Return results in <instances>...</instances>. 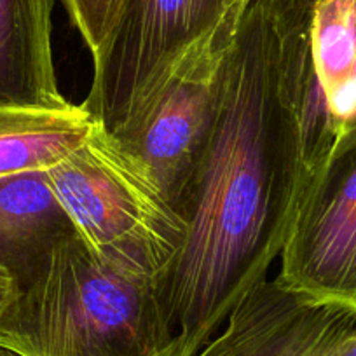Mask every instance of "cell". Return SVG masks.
<instances>
[{
  "mask_svg": "<svg viewBox=\"0 0 356 356\" xmlns=\"http://www.w3.org/2000/svg\"><path fill=\"white\" fill-rule=\"evenodd\" d=\"M311 32H285L269 0H248L224 102L177 210L187 238L161 297L175 356H196L236 304L269 278L309 186L300 91Z\"/></svg>",
  "mask_w": 356,
  "mask_h": 356,
  "instance_id": "cell-1",
  "label": "cell"
},
{
  "mask_svg": "<svg viewBox=\"0 0 356 356\" xmlns=\"http://www.w3.org/2000/svg\"><path fill=\"white\" fill-rule=\"evenodd\" d=\"M13 276L0 346L18 356H175L159 283L108 262L75 229Z\"/></svg>",
  "mask_w": 356,
  "mask_h": 356,
  "instance_id": "cell-2",
  "label": "cell"
},
{
  "mask_svg": "<svg viewBox=\"0 0 356 356\" xmlns=\"http://www.w3.org/2000/svg\"><path fill=\"white\" fill-rule=\"evenodd\" d=\"M47 177L89 248L161 286L186 245L187 224L138 156L93 121Z\"/></svg>",
  "mask_w": 356,
  "mask_h": 356,
  "instance_id": "cell-3",
  "label": "cell"
},
{
  "mask_svg": "<svg viewBox=\"0 0 356 356\" xmlns=\"http://www.w3.org/2000/svg\"><path fill=\"white\" fill-rule=\"evenodd\" d=\"M248 0L178 53L150 100L115 138L150 168L177 207L217 122Z\"/></svg>",
  "mask_w": 356,
  "mask_h": 356,
  "instance_id": "cell-4",
  "label": "cell"
},
{
  "mask_svg": "<svg viewBox=\"0 0 356 356\" xmlns=\"http://www.w3.org/2000/svg\"><path fill=\"white\" fill-rule=\"evenodd\" d=\"M234 0H128L114 42L82 102L118 133L150 100L170 65Z\"/></svg>",
  "mask_w": 356,
  "mask_h": 356,
  "instance_id": "cell-5",
  "label": "cell"
},
{
  "mask_svg": "<svg viewBox=\"0 0 356 356\" xmlns=\"http://www.w3.org/2000/svg\"><path fill=\"white\" fill-rule=\"evenodd\" d=\"M276 278L309 299L356 311V128L311 178Z\"/></svg>",
  "mask_w": 356,
  "mask_h": 356,
  "instance_id": "cell-6",
  "label": "cell"
},
{
  "mask_svg": "<svg viewBox=\"0 0 356 356\" xmlns=\"http://www.w3.org/2000/svg\"><path fill=\"white\" fill-rule=\"evenodd\" d=\"M196 356H356V311L257 283Z\"/></svg>",
  "mask_w": 356,
  "mask_h": 356,
  "instance_id": "cell-7",
  "label": "cell"
},
{
  "mask_svg": "<svg viewBox=\"0 0 356 356\" xmlns=\"http://www.w3.org/2000/svg\"><path fill=\"white\" fill-rule=\"evenodd\" d=\"M54 0H0V107L63 111L53 54Z\"/></svg>",
  "mask_w": 356,
  "mask_h": 356,
  "instance_id": "cell-8",
  "label": "cell"
},
{
  "mask_svg": "<svg viewBox=\"0 0 356 356\" xmlns=\"http://www.w3.org/2000/svg\"><path fill=\"white\" fill-rule=\"evenodd\" d=\"M72 229L47 171L0 177V266L11 275Z\"/></svg>",
  "mask_w": 356,
  "mask_h": 356,
  "instance_id": "cell-9",
  "label": "cell"
},
{
  "mask_svg": "<svg viewBox=\"0 0 356 356\" xmlns=\"http://www.w3.org/2000/svg\"><path fill=\"white\" fill-rule=\"evenodd\" d=\"M93 121L82 104L63 111L0 107V177L47 171L86 138Z\"/></svg>",
  "mask_w": 356,
  "mask_h": 356,
  "instance_id": "cell-10",
  "label": "cell"
},
{
  "mask_svg": "<svg viewBox=\"0 0 356 356\" xmlns=\"http://www.w3.org/2000/svg\"><path fill=\"white\" fill-rule=\"evenodd\" d=\"M72 23L88 47L93 70L102 67L114 42L128 0H63Z\"/></svg>",
  "mask_w": 356,
  "mask_h": 356,
  "instance_id": "cell-11",
  "label": "cell"
},
{
  "mask_svg": "<svg viewBox=\"0 0 356 356\" xmlns=\"http://www.w3.org/2000/svg\"><path fill=\"white\" fill-rule=\"evenodd\" d=\"M280 26L285 32L306 33L311 32L314 9L323 0H269Z\"/></svg>",
  "mask_w": 356,
  "mask_h": 356,
  "instance_id": "cell-12",
  "label": "cell"
},
{
  "mask_svg": "<svg viewBox=\"0 0 356 356\" xmlns=\"http://www.w3.org/2000/svg\"><path fill=\"white\" fill-rule=\"evenodd\" d=\"M13 293H15V276L11 275L8 267L0 266V316L8 307Z\"/></svg>",
  "mask_w": 356,
  "mask_h": 356,
  "instance_id": "cell-13",
  "label": "cell"
},
{
  "mask_svg": "<svg viewBox=\"0 0 356 356\" xmlns=\"http://www.w3.org/2000/svg\"><path fill=\"white\" fill-rule=\"evenodd\" d=\"M0 356H18V355H16V353L9 351V349H6V348H2V346H0Z\"/></svg>",
  "mask_w": 356,
  "mask_h": 356,
  "instance_id": "cell-14",
  "label": "cell"
},
{
  "mask_svg": "<svg viewBox=\"0 0 356 356\" xmlns=\"http://www.w3.org/2000/svg\"><path fill=\"white\" fill-rule=\"evenodd\" d=\"M355 44H356V23H355ZM355 77H356V61H355ZM355 128H356V124H355ZM349 131H351V129H349Z\"/></svg>",
  "mask_w": 356,
  "mask_h": 356,
  "instance_id": "cell-15",
  "label": "cell"
}]
</instances>
